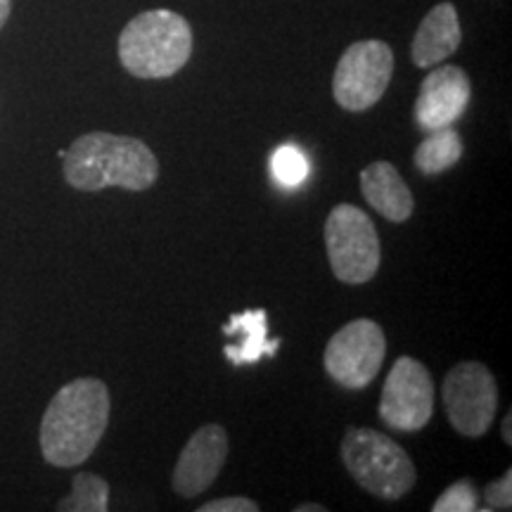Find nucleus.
I'll list each match as a JSON object with an SVG mask.
<instances>
[{"label":"nucleus","instance_id":"nucleus-1","mask_svg":"<svg viewBox=\"0 0 512 512\" xmlns=\"http://www.w3.org/2000/svg\"><path fill=\"white\" fill-rule=\"evenodd\" d=\"M110 422V389L95 377L64 384L41 420V453L48 465L86 463L105 437Z\"/></svg>","mask_w":512,"mask_h":512},{"label":"nucleus","instance_id":"nucleus-2","mask_svg":"<svg viewBox=\"0 0 512 512\" xmlns=\"http://www.w3.org/2000/svg\"><path fill=\"white\" fill-rule=\"evenodd\" d=\"M64 181L83 192L124 188L143 192L159 178L155 152L143 140L114 136V133H86L64 150Z\"/></svg>","mask_w":512,"mask_h":512},{"label":"nucleus","instance_id":"nucleus-3","mask_svg":"<svg viewBox=\"0 0 512 512\" xmlns=\"http://www.w3.org/2000/svg\"><path fill=\"white\" fill-rule=\"evenodd\" d=\"M190 55L192 29L174 10L140 12L119 34V62L136 79H169Z\"/></svg>","mask_w":512,"mask_h":512},{"label":"nucleus","instance_id":"nucleus-4","mask_svg":"<svg viewBox=\"0 0 512 512\" xmlns=\"http://www.w3.org/2000/svg\"><path fill=\"white\" fill-rule=\"evenodd\" d=\"M342 463L356 484L382 501H399L413 489L415 465L387 434L349 427L342 439Z\"/></svg>","mask_w":512,"mask_h":512},{"label":"nucleus","instance_id":"nucleus-5","mask_svg":"<svg viewBox=\"0 0 512 512\" xmlns=\"http://www.w3.org/2000/svg\"><path fill=\"white\" fill-rule=\"evenodd\" d=\"M325 247L337 280L363 285L375 278L380 268L382 247L375 223L354 204H337L325 221Z\"/></svg>","mask_w":512,"mask_h":512},{"label":"nucleus","instance_id":"nucleus-6","mask_svg":"<svg viewBox=\"0 0 512 512\" xmlns=\"http://www.w3.org/2000/svg\"><path fill=\"white\" fill-rule=\"evenodd\" d=\"M394 74V53L384 41H358L339 57L332 95L347 112H366L382 100Z\"/></svg>","mask_w":512,"mask_h":512},{"label":"nucleus","instance_id":"nucleus-7","mask_svg":"<svg viewBox=\"0 0 512 512\" xmlns=\"http://www.w3.org/2000/svg\"><path fill=\"white\" fill-rule=\"evenodd\" d=\"M441 396L458 434L477 439L489 432L498 411V384L484 363L465 361L448 370Z\"/></svg>","mask_w":512,"mask_h":512},{"label":"nucleus","instance_id":"nucleus-8","mask_svg":"<svg viewBox=\"0 0 512 512\" xmlns=\"http://www.w3.org/2000/svg\"><path fill=\"white\" fill-rule=\"evenodd\" d=\"M387 337L375 320L356 318L337 330L325 347V370L347 389H366L382 370Z\"/></svg>","mask_w":512,"mask_h":512},{"label":"nucleus","instance_id":"nucleus-9","mask_svg":"<svg viewBox=\"0 0 512 512\" xmlns=\"http://www.w3.org/2000/svg\"><path fill=\"white\" fill-rule=\"evenodd\" d=\"M434 413V382L430 370L411 356L396 358L384 382L380 418L396 432H418Z\"/></svg>","mask_w":512,"mask_h":512},{"label":"nucleus","instance_id":"nucleus-10","mask_svg":"<svg viewBox=\"0 0 512 512\" xmlns=\"http://www.w3.org/2000/svg\"><path fill=\"white\" fill-rule=\"evenodd\" d=\"M228 458V434L221 425H204L183 446L174 467V491L181 498H197L216 482Z\"/></svg>","mask_w":512,"mask_h":512},{"label":"nucleus","instance_id":"nucleus-11","mask_svg":"<svg viewBox=\"0 0 512 512\" xmlns=\"http://www.w3.org/2000/svg\"><path fill=\"white\" fill-rule=\"evenodd\" d=\"M470 105V79L456 64L437 67L422 81L415 100V121L420 131L453 126Z\"/></svg>","mask_w":512,"mask_h":512},{"label":"nucleus","instance_id":"nucleus-12","mask_svg":"<svg viewBox=\"0 0 512 512\" xmlns=\"http://www.w3.org/2000/svg\"><path fill=\"white\" fill-rule=\"evenodd\" d=\"M460 41H463V29H460L458 10L453 3H439L427 12L413 36V62L415 67L427 69L446 62L456 53Z\"/></svg>","mask_w":512,"mask_h":512},{"label":"nucleus","instance_id":"nucleus-13","mask_svg":"<svg viewBox=\"0 0 512 512\" xmlns=\"http://www.w3.org/2000/svg\"><path fill=\"white\" fill-rule=\"evenodd\" d=\"M361 192L377 214L392 223H403L413 216L415 202L394 164L375 162L361 171Z\"/></svg>","mask_w":512,"mask_h":512},{"label":"nucleus","instance_id":"nucleus-14","mask_svg":"<svg viewBox=\"0 0 512 512\" xmlns=\"http://www.w3.org/2000/svg\"><path fill=\"white\" fill-rule=\"evenodd\" d=\"M226 335L240 337L238 344H226L223 354L233 366H252L261 356H275L280 342L268 339V316L264 309L235 313L223 325Z\"/></svg>","mask_w":512,"mask_h":512},{"label":"nucleus","instance_id":"nucleus-15","mask_svg":"<svg viewBox=\"0 0 512 512\" xmlns=\"http://www.w3.org/2000/svg\"><path fill=\"white\" fill-rule=\"evenodd\" d=\"M463 157V138L453 126L437 128L427 133L415 150V166L422 176H439L453 169Z\"/></svg>","mask_w":512,"mask_h":512},{"label":"nucleus","instance_id":"nucleus-16","mask_svg":"<svg viewBox=\"0 0 512 512\" xmlns=\"http://www.w3.org/2000/svg\"><path fill=\"white\" fill-rule=\"evenodd\" d=\"M110 508V484L93 472H79L72 479V494L57 503L62 512H107Z\"/></svg>","mask_w":512,"mask_h":512},{"label":"nucleus","instance_id":"nucleus-17","mask_svg":"<svg viewBox=\"0 0 512 512\" xmlns=\"http://www.w3.org/2000/svg\"><path fill=\"white\" fill-rule=\"evenodd\" d=\"M271 169L275 181L285 185V188L302 185L306 181V176H309V162H306L304 152L294 145H283L273 152Z\"/></svg>","mask_w":512,"mask_h":512},{"label":"nucleus","instance_id":"nucleus-18","mask_svg":"<svg viewBox=\"0 0 512 512\" xmlns=\"http://www.w3.org/2000/svg\"><path fill=\"white\" fill-rule=\"evenodd\" d=\"M434 512H475V510H484L479 505V496L475 484L470 479H460L446 489L444 494L437 498V503L432 505Z\"/></svg>","mask_w":512,"mask_h":512},{"label":"nucleus","instance_id":"nucleus-19","mask_svg":"<svg viewBox=\"0 0 512 512\" xmlns=\"http://www.w3.org/2000/svg\"><path fill=\"white\" fill-rule=\"evenodd\" d=\"M486 510H510L512 508V470L505 472L484 489Z\"/></svg>","mask_w":512,"mask_h":512},{"label":"nucleus","instance_id":"nucleus-20","mask_svg":"<svg viewBox=\"0 0 512 512\" xmlns=\"http://www.w3.org/2000/svg\"><path fill=\"white\" fill-rule=\"evenodd\" d=\"M200 512H259V503L249 501V498H242V496H230V498H219V501L204 503Z\"/></svg>","mask_w":512,"mask_h":512},{"label":"nucleus","instance_id":"nucleus-21","mask_svg":"<svg viewBox=\"0 0 512 512\" xmlns=\"http://www.w3.org/2000/svg\"><path fill=\"white\" fill-rule=\"evenodd\" d=\"M503 441L505 444H512V413L508 411L505 413V418H503Z\"/></svg>","mask_w":512,"mask_h":512},{"label":"nucleus","instance_id":"nucleus-22","mask_svg":"<svg viewBox=\"0 0 512 512\" xmlns=\"http://www.w3.org/2000/svg\"><path fill=\"white\" fill-rule=\"evenodd\" d=\"M10 10H12V0H0V29H3L5 22H8Z\"/></svg>","mask_w":512,"mask_h":512},{"label":"nucleus","instance_id":"nucleus-23","mask_svg":"<svg viewBox=\"0 0 512 512\" xmlns=\"http://www.w3.org/2000/svg\"><path fill=\"white\" fill-rule=\"evenodd\" d=\"M294 510L297 512H325L328 508H325V505H318V503H309V505H297Z\"/></svg>","mask_w":512,"mask_h":512}]
</instances>
